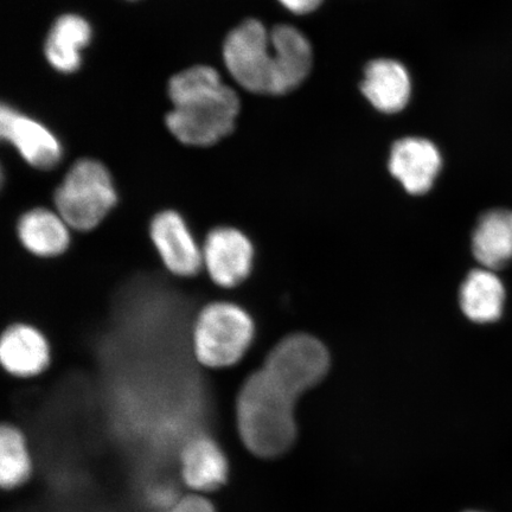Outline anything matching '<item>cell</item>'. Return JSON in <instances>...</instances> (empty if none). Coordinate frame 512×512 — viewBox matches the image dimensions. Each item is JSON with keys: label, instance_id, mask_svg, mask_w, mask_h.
I'll return each instance as SVG.
<instances>
[{"label": "cell", "instance_id": "6da1fadb", "mask_svg": "<svg viewBox=\"0 0 512 512\" xmlns=\"http://www.w3.org/2000/svg\"><path fill=\"white\" fill-rule=\"evenodd\" d=\"M329 354L317 339L287 337L267 356L264 367L243 383L236 401L242 444L253 456H284L297 438L294 406L305 390L328 373Z\"/></svg>", "mask_w": 512, "mask_h": 512}, {"label": "cell", "instance_id": "7a4b0ae2", "mask_svg": "<svg viewBox=\"0 0 512 512\" xmlns=\"http://www.w3.org/2000/svg\"><path fill=\"white\" fill-rule=\"evenodd\" d=\"M169 96L174 110L166 115V126L179 142L210 146L233 132L239 96L213 67L196 66L175 75Z\"/></svg>", "mask_w": 512, "mask_h": 512}, {"label": "cell", "instance_id": "3957f363", "mask_svg": "<svg viewBox=\"0 0 512 512\" xmlns=\"http://www.w3.org/2000/svg\"><path fill=\"white\" fill-rule=\"evenodd\" d=\"M254 322L241 306L214 302L203 307L192 326V351L203 367L234 366L246 355L254 338Z\"/></svg>", "mask_w": 512, "mask_h": 512}, {"label": "cell", "instance_id": "277c9868", "mask_svg": "<svg viewBox=\"0 0 512 512\" xmlns=\"http://www.w3.org/2000/svg\"><path fill=\"white\" fill-rule=\"evenodd\" d=\"M55 206L68 226L89 232L99 226L117 204L110 172L98 160L81 159L55 192Z\"/></svg>", "mask_w": 512, "mask_h": 512}, {"label": "cell", "instance_id": "5b68a950", "mask_svg": "<svg viewBox=\"0 0 512 512\" xmlns=\"http://www.w3.org/2000/svg\"><path fill=\"white\" fill-rule=\"evenodd\" d=\"M223 60L242 88L274 95L275 55L271 32L264 24L248 19L230 32L224 42Z\"/></svg>", "mask_w": 512, "mask_h": 512}, {"label": "cell", "instance_id": "8992f818", "mask_svg": "<svg viewBox=\"0 0 512 512\" xmlns=\"http://www.w3.org/2000/svg\"><path fill=\"white\" fill-rule=\"evenodd\" d=\"M203 267L217 286L233 288L248 278L253 268L254 248L239 229L217 227L202 246Z\"/></svg>", "mask_w": 512, "mask_h": 512}, {"label": "cell", "instance_id": "52a82bcc", "mask_svg": "<svg viewBox=\"0 0 512 512\" xmlns=\"http://www.w3.org/2000/svg\"><path fill=\"white\" fill-rule=\"evenodd\" d=\"M150 238L170 273L191 278L202 270V247L198 246L187 222L177 211L164 210L153 217Z\"/></svg>", "mask_w": 512, "mask_h": 512}, {"label": "cell", "instance_id": "ba28073f", "mask_svg": "<svg viewBox=\"0 0 512 512\" xmlns=\"http://www.w3.org/2000/svg\"><path fill=\"white\" fill-rule=\"evenodd\" d=\"M179 464L183 483L192 494H213L228 483L227 454L208 434L194 435L183 445Z\"/></svg>", "mask_w": 512, "mask_h": 512}, {"label": "cell", "instance_id": "9c48e42d", "mask_svg": "<svg viewBox=\"0 0 512 512\" xmlns=\"http://www.w3.org/2000/svg\"><path fill=\"white\" fill-rule=\"evenodd\" d=\"M0 133L34 168L49 170L59 164L62 156L59 140L46 126L14 108L2 106Z\"/></svg>", "mask_w": 512, "mask_h": 512}, {"label": "cell", "instance_id": "30bf717a", "mask_svg": "<svg viewBox=\"0 0 512 512\" xmlns=\"http://www.w3.org/2000/svg\"><path fill=\"white\" fill-rule=\"evenodd\" d=\"M440 152L430 140L405 138L390 152L389 170L412 195L430 191L441 170Z\"/></svg>", "mask_w": 512, "mask_h": 512}, {"label": "cell", "instance_id": "8fae6325", "mask_svg": "<svg viewBox=\"0 0 512 512\" xmlns=\"http://www.w3.org/2000/svg\"><path fill=\"white\" fill-rule=\"evenodd\" d=\"M0 362L6 373L19 379L41 375L50 364V345L35 326L12 324L0 339Z\"/></svg>", "mask_w": 512, "mask_h": 512}, {"label": "cell", "instance_id": "7c38bea8", "mask_svg": "<svg viewBox=\"0 0 512 512\" xmlns=\"http://www.w3.org/2000/svg\"><path fill=\"white\" fill-rule=\"evenodd\" d=\"M271 41L275 55L274 95L287 94L302 85L311 72V44L291 25L273 28Z\"/></svg>", "mask_w": 512, "mask_h": 512}, {"label": "cell", "instance_id": "4fadbf2b", "mask_svg": "<svg viewBox=\"0 0 512 512\" xmlns=\"http://www.w3.org/2000/svg\"><path fill=\"white\" fill-rule=\"evenodd\" d=\"M361 89L377 111L394 114L407 106L412 83L400 62L380 59L368 64Z\"/></svg>", "mask_w": 512, "mask_h": 512}, {"label": "cell", "instance_id": "5bb4252c", "mask_svg": "<svg viewBox=\"0 0 512 512\" xmlns=\"http://www.w3.org/2000/svg\"><path fill=\"white\" fill-rule=\"evenodd\" d=\"M70 228L57 211L35 208L27 211L17 224L18 239L38 258H56L70 245Z\"/></svg>", "mask_w": 512, "mask_h": 512}, {"label": "cell", "instance_id": "9a60e30c", "mask_svg": "<svg viewBox=\"0 0 512 512\" xmlns=\"http://www.w3.org/2000/svg\"><path fill=\"white\" fill-rule=\"evenodd\" d=\"M472 251L479 264L499 270L512 261V210H490L480 217L472 236Z\"/></svg>", "mask_w": 512, "mask_h": 512}, {"label": "cell", "instance_id": "2e32d148", "mask_svg": "<svg viewBox=\"0 0 512 512\" xmlns=\"http://www.w3.org/2000/svg\"><path fill=\"white\" fill-rule=\"evenodd\" d=\"M505 287L494 271L484 268L467 275L460 288V306L472 322L488 324L502 317Z\"/></svg>", "mask_w": 512, "mask_h": 512}, {"label": "cell", "instance_id": "e0dca14e", "mask_svg": "<svg viewBox=\"0 0 512 512\" xmlns=\"http://www.w3.org/2000/svg\"><path fill=\"white\" fill-rule=\"evenodd\" d=\"M91 38L92 28L85 18L64 15L56 19L44 47L48 62L61 73L76 72L81 64V50Z\"/></svg>", "mask_w": 512, "mask_h": 512}, {"label": "cell", "instance_id": "ac0fdd59", "mask_svg": "<svg viewBox=\"0 0 512 512\" xmlns=\"http://www.w3.org/2000/svg\"><path fill=\"white\" fill-rule=\"evenodd\" d=\"M34 475V462L27 438L21 428L4 424L0 427V485L5 491H16L29 483Z\"/></svg>", "mask_w": 512, "mask_h": 512}, {"label": "cell", "instance_id": "d6986e66", "mask_svg": "<svg viewBox=\"0 0 512 512\" xmlns=\"http://www.w3.org/2000/svg\"><path fill=\"white\" fill-rule=\"evenodd\" d=\"M176 512H217L213 502L206 495L191 494L177 499L174 507Z\"/></svg>", "mask_w": 512, "mask_h": 512}, {"label": "cell", "instance_id": "ffe728a7", "mask_svg": "<svg viewBox=\"0 0 512 512\" xmlns=\"http://www.w3.org/2000/svg\"><path fill=\"white\" fill-rule=\"evenodd\" d=\"M281 4L285 6L287 10L293 12L296 15L311 14L316 11L323 0H279Z\"/></svg>", "mask_w": 512, "mask_h": 512}, {"label": "cell", "instance_id": "44dd1931", "mask_svg": "<svg viewBox=\"0 0 512 512\" xmlns=\"http://www.w3.org/2000/svg\"><path fill=\"white\" fill-rule=\"evenodd\" d=\"M163 512H176V511L174 509L170 508V509H168L166 511H163Z\"/></svg>", "mask_w": 512, "mask_h": 512}, {"label": "cell", "instance_id": "7402d4cb", "mask_svg": "<svg viewBox=\"0 0 512 512\" xmlns=\"http://www.w3.org/2000/svg\"><path fill=\"white\" fill-rule=\"evenodd\" d=\"M466 512H482V511L472 510V511H466Z\"/></svg>", "mask_w": 512, "mask_h": 512}]
</instances>
